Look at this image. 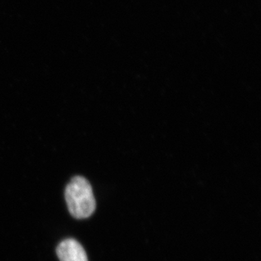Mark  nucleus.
<instances>
[{"mask_svg": "<svg viewBox=\"0 0 261 261\" xmlns=\"http://www.w3.org/2000/svg\"><path fill=\"white\" fill-rule=\"evenodd\" d=\"M57 254L60 261H88L84 248L74 239H65L59 244Z\"/></svg>", "mask_w": 261, "mask_h": 261, "instance_id": "obj_2", "label": "nucleus"}, {"mask_svg": "<svg viewBox=\"0 0 261 261\" xmlns=\"http://www.w3.org/2000/svg\"><path fill=\"white\" fill-rule=\"evenodd\" d=\"M65 200L69 212L77 219L91 217L96 210V200L90 182L85 177H73L67 185Z\"/></svg>", "mask_w": 261, "mask_h": 261, "instance_id": "obj_1", "label": "nucleus"}]
</instances>
